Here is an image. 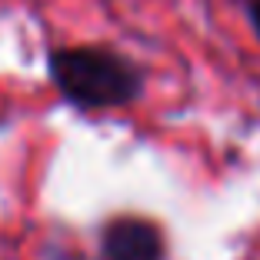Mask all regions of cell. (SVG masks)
Wrapping results in <instances>:
<instances>
[{
    "label": "cell",
    "instance_id": "7a4b0ae2",
    "mask_svg": "<svg viewBox=\"0 0 260 260\" xmlns=\"http://www.w3.org/2000/svg\"><path fill=\"white\" fill-rule=\"evenodd\" d=\"M104 260H164L160 227L144 217H117L100 234Z\"/></svg>",
    "mask_w": 260,
    "mask_h": 260
},
{
    "label": "cell",
    "instance_id": "3957f363",
    "mask_svg": "<svg viewBox=\"0 0 260 260\" xmlns=\"http://www.w3.org/2000/svg\"><path fill=\"white\" fill-rule=\"evenodd\" d=\"M247 14H250L253 34H257V37H260V0H250V7H247Z\"/></svg>",
    "mask_w": 260,
    "mask_h": 260
},
{
    "label": "cell",
    "instance_id": "6da1fadb",
    "mask_svg": "<svg viewBox=\"0 0 260 260\" xmlns=\"http://www.w3.org/2000/svg\"><path fill=\"white\" fill-rule=\"evenodd\" d=\"M47 74L70 107L107 110L137 100L144 77L127 57L100 47H57L47 54Z\"/></svg>",
    "mask_w": 260,
    "mask_h": 260
}]
</instances>
